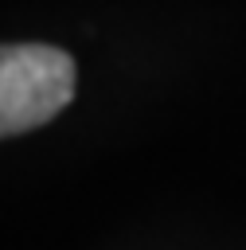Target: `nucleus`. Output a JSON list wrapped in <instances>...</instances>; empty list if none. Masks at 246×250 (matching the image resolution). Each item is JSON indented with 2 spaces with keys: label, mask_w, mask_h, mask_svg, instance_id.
Returning <instances> with one entry per match:
<instances>
[{
  "label": "nucleus",
  "mask_w": 246,
  "mask_h": 250,
  "mask_svg": "<svg viewBox=\"0 0 246 250\" xmlns=\"http://www.w3.org/2000/svg\"><path fill=\"white\" fill-rule=\"evenodd\" d=\"M74 59L47 43L0 47V137L47 125L74 98Z\"/></svg>",
  "instance_id": "f257e3e1"
}]
</instances>
